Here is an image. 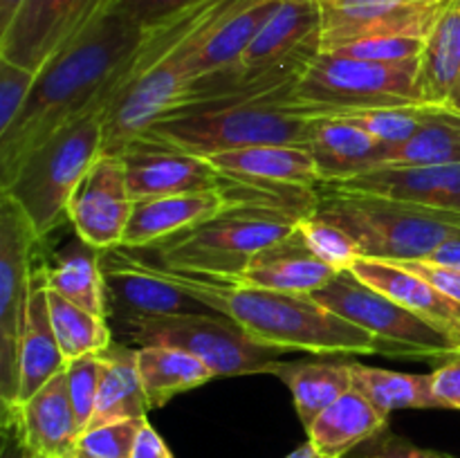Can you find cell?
Segmentation results:
<instances>
[{
    "instance_id": "7402d4cb",
    "label": "cell",
    "mask_w": 460,
    "mask_h": 458,
    "mask_svg": "<svg viewBox=\"0 0 460 458\" xmlns=\"http://www.w3.org/2000/svg\"><path fill=\"white\" fill-rule=\"evenodd\" d=\"M308 49H322V3L283 0L268 25L245 49L238 67L243 75H252Z\"/></svg>"
},
{
    "instance_id": "4316f807",
    "label": "cell",
    "mask_w": 460,
    "mask_h": 458,
    "mask_svg": "<svg viewBox=\"0 0 460 458\" xmlns=\"http://www.w3.org/2000/svg\"><path fill=\"white\" fill-rule=\"evenodd\" d=\"M272 375L286 382L295 398L296 416L308 429L332 402L353 389L350 362L346 359H296L281 362L274 366Z\"/></svg>"
},
{
    "instance_id": "7a4b0ae2",
    "label": "cell",
    "mask_w": 460,
    "mask_h": 458,
    "mask_svg": "<svg viewBox=\"0 0 460 458\" xmlns=\"http://www.w3.org/2000/svg\"><path fill=\"white\" fill-rule=\"evenodd\" d=\"M317 198L319 187L254 182L245 198L146 250L162 268L236 278L252 256L290 236L310 218Z\"/></svg>"
},
{
    "instance_id": "bcb514c9",
    "label": "cell",
    "mask_w": 460,
    "mask_h": 458,
    "mask_svg": "<svg viewBox=\"0 0 460 458\" xmlns=\"http://www.w3.org/2000/svg\"><path fill=\"white\" fill-rule=\"evenodd\" d=\"M427 263L447 265V268H460V236L449 238L427 259Z\"/></svg>"
},
{
    "instance_id": "f1b7e54d",
    "label": "cell",
    "mask_w": 460,
    "mask_h": 458,
    "mask_svg": "<svg viewBox=\"0 0 460 458\" xmlns=\"http://www.w3.org/2000/svg\"><path fill=\"white\" fill-rule=\"evenodd\" d=\"M137 364L151 409L164 407L178 393L216 377L202 359L173 346H142L137 348Z\"/></svg>"
},
{
    "instance_id": "f546056e",
    "label": "cell",
    "mask_w": 460,
    "mask_h": 458,
    "mask_svg": "<svg viewBox=\"0 0 460 458\" xmlns=\"http://www.w3.org/2000/svg\"><path fill=\"white\" fill-rule=\"evenodd\" d=\"M460 75V0H452L440 21L427 36L420 57L422 101L445 106Z\"/></svg>"
},
{
    "instance_id": "d4e9b609",
    "label": "cell",
    "mask_w": 460,
    "mask_h": 458,
    "mask_svg": "<svg viewBox=\"0 0 460 458\" xmlns=\"http://www.w3.org/2000/svg\"><path fill=\"white\" fill-rule=\"evenodd\" d=\"M99 357H102V377H99L97 407L90 418L88 429L119 420L146 418L151 402L139 375L137 348L112 341L99 353Z\"/></svg>"
},
{
    "instance_id": "f35d334b",
    "label": "cell",
    "mask_w": 460,
    "mask_h": 458,
    "mask_svg": "<svg viewBox=\"0 0 460 458\" xmlns=\"http://www.w3.org/2000/svg\"><path fill=\"white\" fill-rule=\"evenodd\" d=\"M425 40L427 39H418V36H386V39L358 40V43H350L335 52L350 58H362V61L404 63L422 57Z\"/></svg>"
},
{
    "instance_id": "5bb4252c",
    "label": "cell",
    "mask_w": 460,
    "mask_h": 458,
    "mask_svg": "<svg viewBox=\"0 0 460 458\" xmlns=\"http://www.w3.org/2000/svg\"><path fill=\"white\" fill-rule=\"evenodd\" d=\"M117 155L124 162L133 200L214 191L223 187L225 175L211 164L209 157L184 151L157 135H137Z\"/></svg>"
},
{
    "instance_id": "9c48e42d",
    "label": "cell",
    "mask_w": 460,
    "mask_h": 458,
    "mask_svg": "<svg viewBox=\"0 0 460 458\" xmlns=\"http://www.w3.org/2000/svg\"><path fill=\"white\" fill-rule=\"evenodd\" d=\"M39 233L22 207L0 191V400L3 413L18 407L21 337Z\"/></svg>"
},
{
    "instance_id": "4dcf8cb0",
    "label": "cell",
    "mask_w": 460,
    "mask_h": 458,
    "mask_svg": "<svg viewBox=\"0 0 460 458\" xmlns=\"http://www.w3.org/2000/svg\"><path fill=\"white\" fill-rule=\"evenodd\" d=\"M353 389L377 411L391 416L398 409H443L431 386V373H398L350 362Z\"/></svg>"
},
{
    "instance_id": "ab89813d",
    "label": "cell",
    "mask_w": 460,
    "mask_h": 458,
    "mask_svg": "<svg viewBox=\"0 0 460 458\" xmlns=\"http://www.w3.org/2000/svg\"><path fill=\"white\" fill-rule=\"evenodd\" d=\"M344 458H454L449 454L436 452V449H425L413 445L411 440L402 438V436L394 434L389 427L368 438L353 452L346 454Z\"/></svg>"
},
{
    "instance_id": "7dc6e473",
    "label": "cell",
    "mask_w": 460,
    "mask_h": 458,
    "mask_svg": "<svg viewBox=\"0 0 460 458\" xmlns=\"http://www.w3.org/2000/svg\"><path fill=\"white\" fill-rule=\"evenodd\" d=\"M25 0H0V31H4L9 27V22L13 21V16L18 13V9L22 7Z\"/></svg>"
},
{
    "instance_id": "8d00e7d4",
    "label": "cell",
    "mask_w": 460,
    "mask_h": 458,
    "mask_svg": "<svg viewBox=\"0 0 460 458\" xmlns=\"http://www.w3.org/2000/svg\"><path fill=\"white\" fill-rule=\"evenodd\" d=\"M301 233H304L310 250L319 259L326 260L328 265H332L337 272L350 269L355 260L359 259V250L353 242V238L346 232H341L340 227H335V225L326 223V220H319L314 216H310V218H305L301 223Z\"/></svg>"
},
{
    "instance_id": "4fadbf2b",
    "label": "cell",
    "mask_w": 460,
    "mask_h": 458,
    "mask_svg": "<svg viewBox=\"0 0 460 458\" xmlns=\"http://www.w3.org/2000/svg\"><path fill=\"white\" fill-rule=\"evenodd\" d=\"M322 52L386 36L427 39L452 0H319Z\"/></svg>"
},
{
    "instance_id": "2e32d148",
    "label": "cell",
    "mask_w": 460,
    "mask_h": 458,
    "mask_svg": "<svg viewBox=\"0 0 460 458\" xmlns=\"http://www.w3.org/2000/svg\"><path fill=\"white\" fill-rule=\"evenodd\" d=\"M225 175V173H223ZM252 180H238L225 175L223 187L214 191L178 193V196L146 198L135 200L128 227H126L121 247L128 250H146L191 225L211 218L225 207L234 205L252 191Z\"/></svg>"
},
{
    "instance_id": "44dd1931",
    "label": "cell",
    "mask_w": 460,
    "mask_h": 458,
    "mask_svg": "<svg viewBox=\"0 0 460 458\" xmlns=\"http://www.w3.org/2000/svg\"><path fill=\"white\" fill-rule=\"evenodd\" d=\"M350 272L359 281L371 286L373 290L382 292L395 304L425 317L427 321L438 326L440 330L447 332L460 344V304L443 295L438 287L431 286L420 274L411 272V269L394 263V260L367 259V256H359Z\"/></svg>"
},
{
    "instance_id": "5b68a950",
    "label": "cell",
    "mask_w": 460,
    "mask_h": 458,
    "mask_svg": "<svg viewBox=\"0 0 460 458\" xmlns=\"http://www.w3.org/2000/svg\"><path fill=\"white\" fill-rule=\"evenodd\" d=\"M314 218L349 233L359 256L380 260H427L443 242L460 236L458 211L418 202L340 191L319 184Z\"/></svg>"
},
{
    "instance_id": "3957f363",
    "label": "cell",
    "mask_w": 460,
    "mask_h": 458,
    "mask_svg": "<svg viewBox=\"0 0 460 458\" xmlns=\"http://www.w3.org/2000/svg\"><path fill=\"white\" fill-rule=\"evenodd\" d=\"M157 268L180 287L234 319L247 335L265 346L332 357L371 355L382 348L371 332L328 310L313 295L265 290L232 278L178 272L162 265Z\"/></svg>"
},
{
    "instance_id": "d6a6232c",
    "label": "cell",
    "mask_w": 460,
    "mask_h": 458,
    "mask_svg": "<svg viewBox=\"0 0 460 458\" xmlns=\"http://www.w3.org/2000/svg\"><path fill=\"white\" fill-rule=\"evenodd\" d=\"M48 304L52 328L57 332L58 346H61L66 359L102 353L115 341L106 317H99V314L72 304L54 290L48 292Z\"/></svg>"
},
{
    "instance_id": "c3c4849f",
    "label": "cell",
    "mask_w": 460,
    "mask_h": 458,
    "mask_svg": "<svg viewBox=\"0 0 460 458\" xmlns=\"http://www.w3.org/2000/svg\"><path fill=\"white\" fill-rule=\"evenodd\" d=\"M286 458H322V456H319V454L314 452L313 445L305 443V445H301V447H296L292 454H288Z\"/></svg>"
},
{
    "instance_id": "277c9868",
    "label": "cell",
    "mask_w": 460,
    "mask_h": 458,
    "mask_svg": "<svg viewBox=\"0 0 460 458\" xmlns=\"http://www.w3.org/2000/svg\"><path fill=\"white\" fill-rule=\"evenodd\" d=\"M331 110L328 106L299 101L295 92H283L164 117L146 133L202 157L250 146H310L319 119L331 115Z\"/></svg>"
},
{
    "instance_id": "ba28073f",
    "label": "cell",
    "mask_w": 460,
    "mask_h": 458,
    "mask_svg": "<svg viewBox=\"0 0 460 458\" xmlns=\"http://www.w3.org/2000/svg\"><path fill=\"white\" fill-rule=\"evenodd\" d=\"M420 58L376 63L319 52L295 85L299 101L328 108H385L425 103L418 85Z\"/></svg>"
},
{
    "instance_id": "30bf717a",
    "label": "cell",
    "mask_w": 460,
    "mask_h": 458,
    "mask_svg": "<svg viewBox=\"0 0 460 458\" xmlns=\"http://www.w3.org/2000/svg\"><path fill=\"white\" fill-rule=\"evenodd\" d=\"M314 299L382 344L413 357H447L458 353L460 344L420 314L395 304L382 292L359 281L350 269H341L328 286L313 292Z\"/></svg>"
},
{
    "instance_id": "681fc988",
    "label": "cell",
    "mask_w": 460,
    "mask_h": 458,
    "mask_svg": "<svg viewBox=\"0 0 460 458\" xmlns=\"http://www.w3.org/2000/svg\"><path fill=\"white\" fill-rule=\"evenodd\" d=\"M445 106L452 108V110L460 112V75H458V79H456V85H454L452 94H449V101L445 103Z\"/></svg>"
},
{
    "instance_id": "ac0fdd59",
    "label": "cell",
    "mask_w": 460,
    "mask_h": 458,
    "mask_svg": "<svg viewBox=\"0 0 460 458\" xmlns=\"http://www.w3.org/2000/svg\"><path fill=\"white\" fill-rule=\"evenodd\" d=\"M3 422L16 425L27 447L40 458L75 456V445L81 434L67 393L66 368L13 411L3 413Z\"/></svg>"
},
{
    "instance_id": "ffe728a7",
    "label": "cell",
    "mask_w": 460,
    "mask_h": 458,
    "mask_svg": "<svg viewBox=\"0 0 460 458\" xmlns=\"http://www.w3.org/2000/svg\"><path fill=\"white\" fill-rule=\"evenodd\" d=\"M48 269L43 260L31 268L30 295H27L25 326L21 337V389L18 404L30 400L36 391L43 389L54 375L66 368L67 359L58 346L57 332L52 328L48 304Z\"/></svg>"
},
{
    "instance_id": "603a6c76",
    "label": "cell",
    "mask_w": 460,
    "mask_h": 458,
    "mask_svg": "<svg viewBox=\"0 0 460 458\" xmlns=\"http://www.w3.org/2000/svg\"><path fill=\"white\" fill-rule=\"evenodd\" d=\"M310 151L322 182H335L382 166L389 148L359 126L328 115L319 119L310 139Z\"/></svg>"
},
{
    "instance_id": "1f68e13d",
    "label": "cell",
    "mask_w": 460,
    "mask_h": 458,
    "mask_svg": "<svg viewBox=\"0 0 460 458\" xmlns=\"http://www.w3.org/2000/svg\"><path fill=\"white\" fill-rule=\"evenodd\" d=\"M460 164V112L436 108L425 126L400 146L386 151L382 166H447Z\"/></svg>"
},
{
    "instance_id": "74e56055",
    "label": "cell",
    "mask_w": 460,
    "mask_h": 458,
    "mask_svg": "<svg viewBox=\"0 0 460 458\" xmlns=\"http://www.w3.org/2000/svg\"><path fill=\"white\" fill-rule=\"evenodd\" d=\"M39 72L0 58V135L7 133L25 108Z\"/></svg>"
},
{
    "instance_id": "836d02e7",
    "label": "cell",
    "mask_w": 460,
    "mask_h": 458,
    "mask_svg": "<svg viewBox=\"0 0 460 458\" xmlns=\"http://www.w3.org/2000/svg\"><path fill=\"white\" fill-rule=\"evenodd\" d=\"M436 108L438 106H431V103L385 108H332L331 115L359 126L368 135H373L377 142L385 144L386 148H394L411 139L429 121Z\"/></svg>"
},
{
    "instance_id": "60d3db41",
    "label": "cell",
    "mask_w": 460,
    "mask_h": 458,
    "mask_svg": "<svg viewBox=\"0 0 460 458\" xmlns=\"http://www.w3.org/2000/svg\"><path fill=\"white\" fill-rule=\"evenodd\" d=\"M198 3L202 0H115L112 9L130 16L144 30H151Z\"/></svg>"
},
{
    "instance_id": "cb8c5ba5",
    "label": "cell",
    "mask_w": 460,
    "mask_h": 458,
    "mask_svg": "<svg viewBox=\"0 0 460 458\" xmlns=\"http://www.w3.org/2000/svg\"><path fill=\"white\" fill-rule=\"evenodd\" d=\"M209 162L229 178L288 187L322 184L310 146H250L211 155Z\"/></svg>"
},
{
    "instance_id": "6da1fadb",
    "label": "cell",
    "mask_w": 460,
    "mask_h": 458,
    "mask_svg": "<svg viewBox=\"0 0 460 458\" xmlns=\"http://www.w3.org/2000/svg\"><path fill=\"white\" fill-rule=\"evenodd\" d=\"M146 31L111 9L39 72L22 112L0 135V187L54 130L99 103L111 108Z\"/></svg>"
},
{
    "instance_id": "83f0119b",
    "label": "cell",
    "mask_w": 460,
    "mask_h": 458,
    "mask_svg": "<svg viewBox=\"0 0 460 458\" xmlns=\"http://www.w3.org/2000/svg\"><path fill=\"white\" fill-rule=\"evenodd\" d=\"M45 269H48L49 290L99 317H108L102 251L75 233V241L63 245V250H58L52 260L45 263Z\"/></svg>"
},
{
    "instance_id": "e0dca14e",
    "label": "cell",
    "mask_w": 460,
    "mask_h": 458,
    "mask_svg": "<svg viewBox=\"0 0 460 458\" xmlns=\"http://www.w3.org/2000/svg\"><path fill=\"white\" fill-rule=\"evenodd\" d=\"M322 184L340 191L373 193L460 214V164L377 166L353 178Z\"/></svg>"
},
{
    "instance_id": "52a82bcc",
    "label": "cell",
    "mask_w": 460,
    "mask_h": 458,
    "mask_svg": "<svg viewBox=\"0 0 460 458\" xmlns=\"http://www.w3.org/2000/svg\"><path fill=\"white\" fill-rule=\"evenodd\" d=\"M124 339L142 346H173L189 350L214 371L216 377L272 373L286 350L265 346L247 335L234 319L218 317H169L128 319L119 321ZM124 341V344H126Z\"/></svg>"
},
{
    "instance_id": "e575fe53",
    "label": "cell",
    "mask_w": 460,
    "mask_h": 458,
    "mask_svg": "<svg viewBox=\"0 0 460 458\" xmlns=\"http://www.w3.org/2000/svg\"><path fill=\"white\" fill-rule=\"evenodd\" d=\"M144 422L146 418H133L85 429L76 438L72 458H130Z\"/></svg>"
},
{
    "instance_id": "f6af8a7d",
    "label": "cell",
    "mask_w": 460,
    "mask_h": 458,
    "mask_svg": "<svg viewBox=\"0 0 460 458\" xmlns=\"http://www.w3.org/2000/svg\"><path fill=\"white\" fill-rule=\"evenodd\" d=\"M3 431H4L3 458H40L39 454L31 452V449L27 447L21 431L16 429V425H12V422H3Z\"/></svg>"
},
{
    "instance_id": "8992f818",
    "label": "cell",
    "mask_w": 460,
    "mask_h": 458,
    "mask_svg": "<svg viewBox=\"0 0 460 458\" xmlns=\"http://www.w3.org/2000/svg\"><path fill=\"white\" fill-rule=\"evenodd\" d=\"M106 110L108 106L99 103L54 130L0 187L22 207L40 241L67 223L72 193L102 155Z\"/></svg>"
},
{
    "instance_id": "d590c367",
    "label": "cell",
    "mask_w": 460,
    "mask_h": 458,
    "mask_svg": "<svg viewBox=\"0 0 460 458\" xmlns=\"http://www.w3.org/2000/svg\"><path fill=\"white\" fill-rule=\"evenodd\" d=\"M99 377H102V357H99V353L67 359L66 384L67 393H70L72 409H75L79 434L88 429L90 418H93L94 407H97Z\"/></svg>"
},
{
    "instance_id": "7bdbcfd3",
    "label": "cell",
    "mask_w": 460,
    "mask_h": 458,
    "mask_svg": "<svg viewBox=\"0 0 460 458\" xmlns=\"http://www.w3.org/2000/svg\"><path fill=\"white\" fill-rule=\"evenodd\" d=\"M400 265H404V268L411 269V272L420 274V277L427 278L431 286L438 287L443 295H447L449 299L458 301L460 304V268L434 265V263H427V260H402Z\"/></svg>"
},
{
    "instance_id": "b9f144b4",
    "label": "cell",
    "mask_w": 460,
    "mask_h": 458,
    "mask_svg": "<svg viewBox=\"0 0 460 458\" xmlns=\"http://www.w3.org/2000/svg\"><path fill=\"white\" fill-rule=\"evenodd\" d=\"M431 386L440 407L460 411V350L447 355L445 362L431 371Z\"/></svg>"
},
{
    "instance_id": "484cf974",
    "label": "cell",
    "mask_w": 460,
    "mask_h": 458,
    "mask_svg": "<svg viewBox=\"0 0 460 458\" xmlns=\"http://www.w3.org/2000/svg\"><path fill=\"white\" fill-rule=\"evenodd\" d=\"M389 427V416L377 411L358 389L332 402L308 427V443L322 458H344L368 438Z\"/></svg>"
},
{
    "instance_id": "9a60e30c",
    "label": "cell",
    "mask_w": 460,
    "mask_h": 458,
    "mask_svg": "<svg viewBox=\"0 0 460 458\" xmlns=\"http://www.w3.org/2000/svg\"><path fill=\"white\" fill-rule=\"evenodd\" d=\"M133 205L121 157L102 153L72 193L67 223L94 250H115L124 242Z\"/></svg>"
},
{
    "instance_id": "d6986e66",
    "label": "cell",
    "mask_w": 460,
    "mask_h": 458,
    "mask_svg": "<svg viewBox=\"0 0 460 458\" xmlns=\"http://www.w3.org/2000/svg\"><path fill=\"white\" fill-rule=\"evenodd\" d=\"M337 277V269L319 259L301 233V225L274 245L252 256L250 265L232 281L277 292L313 295Z\"/></svg>"
},
{
    "instance_id": "7c38bea8",
    "label": "cell",
    "mask_w": 460,
    "mask_h": 458,
    "mask_svg": "<svg viewBox=\"0 0 460 458\" xmlns=\"http://www.w3.org/2000/svg\"><path fill=\"white\" fill-rule=\"evenodd\" d=\"M112 4L115 0H25L0 31V58L40 72Z\"/></svg>"
},
{
    "instance_id": "ee69618b",
    "label": "cell",
    "mask_w": 460,
    "mask_h": 458,
    "mask_svg": "<svg viewBox=\"0 0 460 458\" xmlns=\"http://www.w3.org/2000/svg\"><path fill=\"white\" fill-rule=\"evenodd\" d=\"M130 458H173V454L169 452V447H166V443L162 440V436L157 434L146 420L142 431H139L137 440H135L133 456Z\"/></svg>"
},
{
    "instance_id": "8fae6325",
    "label": "cell",
    "mask_w": 460,
    "mask_h": 458,
    "mask_svg": "<svg viewBox=\"0 0 460 458\" xmlns=\"http://www.w3.org/2000/svg\"><path fill=\"white\" fill-rule=\"evenodd\" d=\"M108 313L117 321L169 317H218L191 292L171 281L155 263L133 254L128 247L102 251Z\"/></svg>"
}]
</instances>
